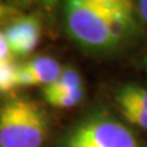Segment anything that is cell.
<instances>
[{"mask_svg": "<svg viewBox=\"0 0 147 147\" xmlns=\"http://www.w3.org/2000/svg\"><path fill=\"white\" fill-rule=\"evenodd\" d=\"M137 9H139V12L141 13V17L146 24H147V0H142L137 4Z\"/></svg>", "mask_w": 147, "mask_h": 147, "instance_id": "7c38bea8", "label": "cell"}, {"mask_svg": "<svg viewBox=\"0 0 147 147\" xmlns=\"http://www.w3.org/2000/svg\"><path fill=\"white\" fill-rule=\"evenodd\" d=\"M142 65H144V67L146 69V71H147V54L145 55V58H144V61H142Z\"/></svg>", "mask_w": 147, "mask_h": 147, "instance_id": "5bb4252c", "label": "cell"}, {"mask_svg": "<svg viewBox=\"0 0 147 147\" xmlns=\"http://www.w3.org/2000/svg\"><path fill=\"white\" fill-rule=\"evenodd\" d=\"M118 105L124 118L129 123L144 129V130H147V112L126 103H118Z\"/></svg>", "mask_w": 147, "mask_h": 147, "instance_id": "30bf717a", "label": "cell"}, {"mask_svg": "<svg viewBox=\"0 0 147 147\" xmlns=\"http://www.w3.org/2000/svg\"><path fill=\"white\" fill-rule=\"evenodd\" d=\"M48 119L34 102L9 99L0 107V147H42Z\"/></svg>", "mask_w": 147, "mask_h": 147, "instance_id": "7a4b0ae2", "label": "cell"}, {"mask_svg": "<svg viewBox=\"0 0 147 147\" xmlns=\"http://www.w3.org/2000/svg\"><path fill=\"white\" fill-rule=\"evenodd\" d=\"M69 137L88 147H140L137 139L125 125L100 115L80 123Z\"/></svg>", "mask_w": 147, "mask_h": 147, "instance_id": "3957f363", "label": "cell"}, {"mask_svg": "<svg viewBox=\"0 0 147 147\" xmlns=\"http://www.w3.org/2000/svg\"><path fill=\"white\" fill-rule=\"evenodd\" d=\"M11 55L25 57L32 53L40 38V22L36 16H22L12 21L4 32Z\"/></svg>", "mask_w": 147, "mask_h": 147, "instance_id": "277c9868", "label": "cell"}, {"mask_svg": "<svg viewBox=\"0 0 147 147\" xmlns=\"http://www.w3.org/2000/svg\"><path fill=\"white\" fill-rule=\"evenodd\" d=\"M60 71V64L53 58L38 57L31 59L30 61L25 63L24 65L17 66L16 86H48L59 76Z\"/></svg>", "mask_w": 147, "mask_h": 147, "instance_id": "5b68a950", "label": "cell"}, {"mask_svg": "<svg viewBox=\"0 0 147 147\" xmlns=\"http://www.w3.org/2000/svg\"><path fill=\"white\" fill-rule=\"evenodd\" d=\"M12 60V55L9 50L6 39L4 37V33L0 32V64L5 63V61H11Z\"/></svg>", "mask_w": 147, "mask_h": 147, "instance_id": "8fae6325", "label": "cell"}, {"mask_svg": "<svg viewBox=\"0 0 147 147\" xmlns=\"http://www.w3.org/2000/svg\"><path fill=\"white\" fill-rule=\"evenodd\" d=\"M115 99L117 103L131 104L147 112V87L136 84H126L118 90Z\"/></svg>", "mask_w": 147, "mask_h": 147, "instance_id": "52a82bcc", "label": "cell"}, {"mask_svg": "<svg viewBox=\"0 0 147 147\" xmlns=\"http://www.w3.org/2000/svg\"><path fill=\"white\" fill-rule=\"evenodd\" d=\"M84 98H85V90H84V86H82V87H79V88L61 92V93H58V94L44 98V99L52 107L66 109V108L76 107L77 104H80L84 100Z\"/></svg>", "mask_w": 147, "mask_h": 147, "instance_id": "ba28073f", "label": "cell"}, {"mask_svg": "<svg viewBox=\"0 0 147 147\" xmlns=\"http://www.w3.org/2000/svg\"><path fill=\"white\" fill-rule=\"evenodd\" d=\"M17 66L13 61H5L0 64V92H10L16 88Z\"/></svg>", "mask_w": 147, "mask_h": 147, "instance_id": "9c48e42d", "label": "cell"}, {"mask_svg": "<svg viewBox=\"0 0 147 147\" xmlns=\"http://www.w3.org/2000/svg\"><path fill=\"white\" fill-rule=\"evenodd\" d=\"M6 15V7L5 5H3V4H0V20Z\"/></svg>", "mask_w": 147, "mask_h": 147, "instance_id": "4fadbf2b", "label": "cell"}, {"mask_svg": "<svg viewBox=\"0 0 147 147\" xmlns=\"http://www.w3.org/2000/svg\"><path fill=\"white\" fill-rule=\"evenodd\" d=\"M64 17L70 37L90 50L119 48L137 32L134 5L125 0H70Z\"/></svg>", "mask_w": 147, "mask_h": 147, "instance_id": "6da1fadb", "label": "cell"}, {"mask_svg": "<svg viewBox=\"0 0 147 147\" xmlns=\"http://www.w3.org/2000/svg\"><path fill=\"white\" fill-rule=\"evenodd\" d=\"M82 87V79L79 71L74 67H61L59 76L52 84L43 87V96L44 98L52 97L61 92H66L74 88Z\"/></svg>", "mask_w": 147, "mask_h": 147, "instance_id": "8992f818", "label": "cell"}]
</instances>
